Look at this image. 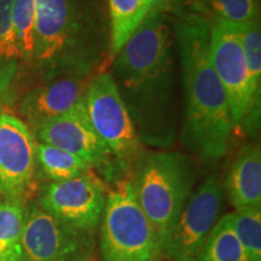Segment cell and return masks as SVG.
<instances>
[{"instance_id": "1", "label": "cell", "mask_w": 261, "mask_h": 261, "mask_svg": "<svg viewBox=\"0 0 261 261\" xmlns=\"http://www.w3.org/2000/svg\"><path fill=\"white\" fill-rule=\"evenodd\" d=\"M174 32L185 97L182 144L202 161H219L234 127L226 93L211 64V24L181 12Z\"/></svg>"}, {"instance_id": "2", "label": "cell", "mask_w": 261, "mask_h": 261, "mask_svg": "<svg viewBox=\"0 0 261 261\" xmlns=\"http://www.w3.org/2000/svg\"><path fill=\"white\" fill-rule=\"evenodd\" d=\"M175 32L167 12L149 14L114 57L112 75L128 112L159 108L168 98Z\"/></svg>"}, {"instance_id": "3", "label": "cell", "mask_w": 261, "mask_h": 261, "mask_svg": "<svg viewBox=\"0 0 261 261\" xmlns=\"http://www.w3.org/2000/svg\"><path fill=\"white\" fill-rule=\"evenodd\" d=\"M130 177L136 198L151 224L160 256L192 194L195 171L187 156L172 151L138 155Z\"/></svg>"}, {"instance_id": "4", "label": "cell", "mask_w": 261, "mask_h": 261, "mask_svg": "<svg viewBox=\"0 0 261 261\" xmlns=\"http://www.w3.org/2000/svg\"><path fill=\"white\" fill-rule=\"evenodd\" d=\"M103 261H159L160 249L151 224L137 201L129 178L107 191L100 219Z\"/></svg>"}, {"instance_id": "5", "label": "cell", "mask_w": 261, "mask_h": 261, "mask_svg": "<svg viewBox=\"0 0 261 261\" xmlns=\"http://www.w3.org/2000/svg\"><path fill=\"white\" fill-rule=\"evenodd\" d=\"M90 0H35V60L55 68L73 60L90 28Z\"/></svg>"}, {"instance_id": "6", "label": "cell", "mask_w": 261, "mask_h": 261, "mask_svg": "<svg viewBox=\"0 0 261 261\" xmlns=\"http://www.w3.org/2000/svg\"><path fill=\"white\" fill-rule=\"evenodd\" d=\"M86 113L96 135L121 167L128 168L139 155V136L119 87L108 73L89 81Z\"/></svg>"}, {"instance_id": "7", "label": "cell", "mask_w": 261, "mask_h": 261, "mask_svg": "<svg viewBox=\"0 0 261 261\" xmlns=\"http://www.w3.org/2000/svg\"><path fill=\"white\" fill-rule=\"evenodd\" d=\"M94 232L57 219L38 202L25 204L22 261H93Z\"/></svg>"}, {"instance_id": "8", "label": "cell", "mask_w": 261, "mask_h": 261, "mask_svg": "<svg viewBox=\"0 0 261 261\" xmlns=\"http://www.w3.org/2000/svg\"><path fill=\"white\" fill-rule=\"evenodd\" d=\"M210 60L226 93L233 127L247 125L259 112L260 92L250 77L238 24H211Z\"/></svg>"}, {"instance_id": "9", "label": "cell", "mask_w": 261, "mask_h": 261, "mask_svg": "<svg viewBox=\"0 0 261 261\" xmlns=\"http://www.w3.org/2000/svg\"><path fill=\"white\" fill-rule=\"evenodd\" d=\"M224 189L217 175H211L191 194L163 247L162 261H195L204 241L218 221Z\"/></svg>"}, {"instance_id": "10", "label": "cell", "mask_w": 261, "mask_h": 261, "mask_svg": "<svg viewBox=\"0 0 261 261\" xmlns=\"http://www.w3.org/2000/svg\"><path fill=\"white\" fill-rule=\"evenodd\" d=\"M107 190L92 172L41 188L38 203L65 224L94 232L106 207Z\"/></svg>"}, {"instance_id": "11", "label": "cell", "mask_w": 261, "mask_h": 261, "mask_svg": "<svg viewBox=\"0 0 261 261\" xmlns=\"http://www.w3.org/2000/svg\"><path fill=\"white\" fill-rule=\"evenodd\" d=\"M37 139L17 116L0 113V189L3 200L25 204L37 172Z\"/></svg>"}, {"instance_id": "12", "label": "cell", "mask_w": 261, "mask_h": 261, "mask_svg": "<svg viewBox=\"0 0 261 261\" xmlns=\"http://www.w3.org/2000/svg\"><path fill=\"white\" fill-rule=\"evenodd\" d=\"M89 81L83 76H62L31 91L19 108L25 125L34 130L48 120L86 114Z\"/></svg>"}, {"instance_id": "13", "label": "cell", "mask_w": 261, "mask_h": 261, "mask_svg": "<svg viewBox=\"0 0 261 261\" xmlns=\"http://www.w3.org/2000/svg\"><path fill=\"white\" fill-rule=\"evenodd\" d=\"M33 132L39 143L79 156L92 168L103 171L112 165V152L93 130L87 113L48 120Z\"/></svg>"}, {"instance_id": "14", "label": "cell", "mask_w": 261, "mask_h": 261, "mask_svg": "<svg viewBox=\"0 0 261 261\" xmlns=\"http://www.w3.org/2000/svg\"><path fill=\"white\" fill-rule=\"evenodd\" d=\"M225 190L234 210L261 207V151L259 144H246L231 165Z\"/></svg>"}, {"instance_id": "15", "label": "cell", "mask_w": 261, "mask_h": 261, "mask_svg": "<svg viewBox=\"0 0 261 261\" xmlns=\"http://www.w3.org/2000/svg\"><path fill=\"white\" fill-rule=\"evenodd\" d=\"M181 2L184 6L182 12L200 16L210 24H242L259 18V0H181Z\"/></svg>"}, {"instance_id": "16", "label": "cell", "mask_w": 261, "mask_h": 261, "mask_svg": "<svg viewBox=\"0 0 261 261\" xmlns=\"http://www.w3.org/2000/svg\"><path fill=\"white\" fill-rule=\"evenodd\" d=\"M110 18V55L114 58L132 37L149 11L144 0H108Z\"/></svg>"}, {"instance_id": "17", "label": "cell", "mask_w": 261, "mask_h": 261, "mask_svg": "<svg viewBox=\"0 0 261 261\" xmlns=\"http://www.w3.org/2000/svg\"><path fill=\"white\" fill-rule=\"evenodd\" d=\"M195 261H252L233 232L230 215L215 223Z\"/></svg>"}, {"instance_id": "18", "label": "cell", "mask_w": 261, "mask_h": 261, "mask_svg": "<svg viewBox=\"0 0 261 261\" xmlns=\"http://www.w3.org/2000/svg\"><path fill=\"white\" fill-rule=\"evenodd\" d=\"M37 166L51 181L68 180L93 169L79 156L44 143H37Z\"/></svg>"}, {"instance_id": "19", "label": "cell", "mask_w": 261, "mask_h": 261, "mask_svg": "<svg viewBox=\"0 0 261 261\" xmlns=\"http://www.w3.org/2000/svg\"><path fill=\"white\" fill-rule=\"evenodd\" d=\"M25 204L0 201V261H22Z\"/></svg>"}, {"instance_id": "20", "label": "cell", "mask_w": 261, "mask_h": 261, "mask_svg": "<svg viewBox=\"0 0 261 261\" xmlns=\"http://www.w3.org/2000/svg\"><path fill=\"white\" fill-rule=\"evenodd\" d=\"M228 215L247 255L252 261H261V207L241 208Z\"/></svg>"}, {"instance_id": "21", "label": "cell", "mask_w": 261, "mask_h": 261, "mask_svg": "<svg viewBox=\"0 0 261 261\" xmlns=\"http://www.w3.org/2000/svg\"><path fill=\"white\" fill-rule=\"evenodd\" d=\"M12 29L21 60H33L35 47V0H15Z\"/></svg>"}, {"instance_id": "22", "label": "cell", "mask_w": 261, "mask_h": 261, "mask_svg": "<svg viewBox=\"0 0 261 261\" xmlns=\"http://www.w3.org/2000/svg\"><path fill=\"white\" fill-rule=\"evenodd\" d=\"M248 69L256 91L261 89V27L260 19L238 24Z\"/></svg>"}, {"instance_id": "23", "label": "cell", "mask_w": 261, "mask_h": 261, "mask_svg": "<svg viewBox=\"0 0 261 261\" xmlns=\"http://www.w3.org/2000/svg\"><path fill=\"white\" fill-rule=\"evenodd\" d=\"M15 0H0V60L14 61L19 58L12 29V6Z\"/></svg>"}, {"instance_id": "24", "label": "cell", "mask_w": 261, "mask_h": 261, "mask_svg": "<svg viewBox=\"0 0 261 261\" xmlns=\"http://www.w3.org/2000/svg\"><path fill=\"white\" fill-rule=\"evenodd\" d=\"M178 0H144L149 14H163L177 5ZM148 14V15H149Z\"/></svg>"}, {"instance_id": "25", "label": "cell", "mask_w": 261, "mask_h": 261, "mask_svg": "<svg viewBox=\"0 0 261 261\" xmlns=\"http://www.w3.org/2000/svg\"><path fill=\"white\" fill-rule=\"evenodd\" d=\"M6 85H8V81H6V75L3 73V70L0 69V100H2L3 94L5 92Z\"/></svg>"}, {"instance_id": "26", "label": "cell", "mask_w": 261, "mask_h": 261, "mask_svg": "<svg viewBox=\"0 0 261 261\" xmlns=\"http://www.w3.org/2000/svg\"><path fill=\"white\" fill-rule=\"evenodd\" d=\"M0 196H2V189H0Z\"/></svg>"}, {"instance_id": "27", "label": "cell", "mask_w": 261, "mask_h": 261, "mask_svg": "<svg viewBox=\"0 0 261 261\" xmlns=\"http://www.w3.org/2000/svg\"><path fill=\"white\" fill-rule=\"evenodd\" d=\"M159 261H162V260H161V259H159Z\"/></svg>"}]
</instances>
